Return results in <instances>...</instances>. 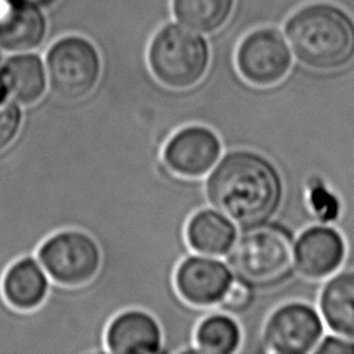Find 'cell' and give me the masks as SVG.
<instances>
[{
	"label": "cell",
	"instance_id": "obj_1",
	"mask_svg": "<svg viewBox=\"0 0 354 354\" xmlns=\"http://www.w3.org/2000/svg\"><path fill=\"white\" fill-rule=\"evenodd\" d=\"M205 191L210 205L243 230L272 218L282 203L283 181L264 155L235 149L210 170Z\"/></svg>",
	"mask_w": 354,
	"mask_h": 354
},
{
	"label": "cell",
	"instance_id": "obj_16",
	"mask_svg": "<svg viewBox=\"0 0 354 354\" xmlns=\"http://www.w3.org/2000/svg\"><path fill=\"white\" fill-rule=\"evenodd\" d=\"M318 308L330 332L354 339V270L328 277L319 292Z\"/></svg>",
	"mask_w": 354,
	"mask_h": 354
},
{
	"label": "cell",
	"instance_id": "obj_14",
	"mask_svg": "<svg viewBox=\"0 0 354 354\" xmlns=\"http://www.w3.org/2000/svg\"><path fill=\"white\" fill-rule=\"evenodd\" d=\"M47 83L46 66L36 54L12 55L0 68V87L18 105L36 104L44 95Z\"/></svg>",
	"mask_w": 354,
	"mask_h": 354
},
{
	"label": "cell",
	"instance_id": "obj_23",
	"mask_svg": "<svg viewBox=\"0 0 354 354\" xmlns=\"http://www.w3.org/2000/svg\"><path fill=\"white\" fill-rule=\"evenodd\" d=\"M314 353L315 354H354V339L332 332L326 336H322Z\"/></svg>",
	"mask_w": 354,
	"mask_h": 354
},
{
	"label": "cell",
	"instance_id": "obj_22",
	"mask_svg": "<svg viewBox=\"0 0 354 354\" xmlns=\"http://www.w3.org/2000/svg\"><path fill=\"white\" fill-rule=\"evenodd\" d=\"M253 300H254V288L235 278L231 282L230 288L227 289L218 306L228 313L238 314V313L246 311L252 306Z\"/></svg>",
	"mask_w": 354,
	"mask_h": 354
},
{
	"label": "cell",
	"instance_id": "obj_6",
	"mask_svg": "<svg viewBox=\"0 0 354 354\" xmlns=\"http://www.w3.org/2000/svg\"><path fill=\"white\" fill-rule=\"evenodd\" d=\"M37 259L54 282L72 288L86 285L97 275L101 250L86 232L65 230L40 245Z\"/></svg>",
	"mask_w": 354,
	"mask_h": 354
},
{
	"label": "cell",
	"instance_id": "obj_3",
	"mask_svg": "<svg viewBox=\"0 0 354 354\" xmlns=\"http://www.w3.org/2000/svg\"><path fill=\"white\" fill-rule=\"evenodd\" d=\"M225 256L236 279L253 288L277 286L295 270V236L288 227L267 221L243 228Z\"/></svg>",
	"mask_w": 354,
	"mask_h": 354
},
{
	"label": "cell",
	"instance_id": "obj_4",
	"mask_svg": "<svg viewBox=\"0 0 354 354\" xmlns=\"http://www.w3.org/2000/svg\"><path fill=\"white\" fill-rule=\"evenodd\" d=\"M152 75L167 88L185 90L198 84L209 65L206 40L195 30L174 24L165 25L148 47Z\"/></svg>",
	"mask_w": 354,
	"mask_h": 354
},
{
	"label": "cell",
	"instance_id": "obj_13",
	"mask_svg": "<svg viewBox=\"0 0 354 354\" xmlns=\"http://www.w3.org/2000/svg\"><path fill=\"white\" fill-rule=\"evenodd\" d=\"M46 35L43 14L29 1L0 0V47L25 53L37 47Z\"/></svg>",
	"mask_w": 354,
	"mask_h": 354
},
{
	"label": "cell",
	"instance_id": "obj_7",
	"mask_svg": "<svg viewBox=\"0 0 354 354\" xmlns=\"http://www.w3.org/2000/svg\"><path fill=\"white\" fill-rule=\"evenodd\" d=\"M236 68L241 76L257 87L282 82L293 62L292 50L274 28H260L246 35L236 48Z\"/></svg>",
	"mask_w": 354,
	"mask_h": 354
},
{
	"label": "cell",
	"instance_id": "obj_17",
	"mask_svg": "<svg viewBox=\"0 0 354 354\" xmlns=\"http://www.w3.org/2000/svg\"><path fill=\"white\" fill-rule=\"evenodd\" d=\"M238 236L235 223L216 209L194 213L185 225L188 246L206 256H225Z\"/></svg>",
	"mask_w": 354,
	"mask_h": 354
},
{
	"label": "cell",
	"instance_id": "obj_18",
	"mask_svg": "<svg viewBox=\"0 0 354 354\" xmlns=\"http://www.w3.org/2000/svg\"><path fill=\"white\" fill-rule=\"evenodd\" d=\"M242 332L238 322L227 314H212L203 318L195 330V344L207 354H231L241 344Z\"/></svg>",
	"mask_w": 354,
	"mask_h": 354
},
{
	"label": "cell",
	"instance_id": "obj_21",
	"mask_svg": "<svg viewBox=\"0 0 354 354\" xmlns=\"http://www.w3.org/2000/svg\"><path fill=\"white\" fill-rule=\"evenodd\" d=\"M22 123L19 105L4 91L0 93V151L4 149L17 136Z\"/></svg>",
	"mask_w": 354,
	"mask_h": 354
},
{
	"label": "cell",
	"instance_id": "obj_12",
	"mask_svg": "<svg viewBox=\"0 0 354 354\" xmlns=\"http://www.w3.org/2000/svg\"><path fill=\"white\" fill-rule=\"evenodd\" d=\"M111 353L153 354L162 347V329L158 321L142 310H127L109 322L105 332Z\"/></svg>",
	"mask_w": 354,
	"mask_h": 354
},
{
	"label": "cell",
	"instance_id": "obj_20",
	"mask_svg": "<svg viewBox=\"0 0 354 354\" xmlns=\"http://www.w3.org/2000/svg\"><path fill=\"white\" fill-rule=\"evenodd\" d=\"M307 202L313 214L321 223L329 224L335 221L340 214L339 198L325 185L319 177L311 178L308 181Z\"/></svg>",
	"mask_w": 354,
	"mask_h": 354
},
{
	"label": "cell",
	"instance_id": "obj_5",
	"mask_svg": "<svg viewBox=\"0 0 354 354\" xmlns=\"http://www.w3.org/2000/svg\"><path fill=\"white\" fill-rule=\"evenodd\" d=\"M46 72L51 91L64 100L87 97L101 75L97 48L84 37L66 36L47 51Z\"/></svg>",
	"mask_w": 354,
	"mask_h": 354
},
{
	"label": "cell",
	"instance_id": "obj_15",
	"mask_svg": "<svg viewBox=\"0 0 354 354\" xmlns=\"http://www.w3.org/2000/svg\"><path fill=\"white\" fill-rule=\"evenodd\" d=\"M1 292L12 308L30 311L44 301L48 293V278L40 263L32 257H24L6 270Z\"/></svg>",
	"mask_w": 354,
	"mask_h": 354
},
{
	"label": "cell",
	"instance_id": "obj_2",
	"mask_svg": "<svg viewBox=\"0 0 354 354\" xmlns=\"http://www.w3.org/2000/svg\"><path fill=\"white\" fill-rule=\"evenodd\" d=\"M283 33L295 58L318 72L340 71L354 62V15L332 0L299 6Z\"/></svg>",
	"mask_w": 354,
	"mask_h": 354
},
{
	"label": "cell",
	"instance_id": "obj_11",
	"mask_svg": "<svg viewBox=\"0 0 354 354\" xmlns=\"http://www.w3.org/2000/svg\"><path fill=\"white\" fill-rule=\"evenodd\" d=\"M234 281L228 264L206 254L188 256L174 272V286L188 304L207 307L218 304Z\"/></svg>",
	"mask_w": 354,
	"mask_h": 354
},
{
	"label": "cell",
	"instance_id": "obj_8",
	"mask_svg": "<svg viewBox=\"0 0 354 354\" xmlns=\"http://www.w3.org/2000/svg\"><path fill=\"white\" fill-rule=\"evenodd\" d=\"M324 330V319L315 307L304 301H289L268 315L263 343L271 353L306 354L315 350Z\"/></svg>",
	"mask_w": 354,
	"mask_h": 354
},
{
	"label": "cell",
	"instance_id": "obj_19",
	"mask_svg": "<svg viewBox=\"0 0 354 354\" xmlns=\"http://www.w3.org/2000/svg\"><path fill=\"white\" fill-rule=\"evenodd\" d=\"M232 0H173L176 18L196 32H214L230 17Z\"/></svg>",
	"mask_w": 354,
	"mask_h": 354
},
{
	"label": "cell",
	"instance_id": "obj_9",
	"mask_svg": "<svg viewBox=\"0 0 354 354\" xmlns=\"http://www.w3.org/2000/svg\"><path fill=\"white\" fill-rule=\"evenodd\" d=\"M163 162L176 176L198 178L218 162L221 141L209 127L192 124L177 130L163 147Z\"/></svg>",
	"mask_w": 354,
	"mask_h": 354
},
{
	"label": "cell",
	"instance_id": "obj_10",
	"mask_svg": "<svg viewBox=\"0 0 354 354\" xmlns=\"http://www.w3.org/2000/svg\"><path fill=\"white\" fill-rule=\"evenodd\" d=\"M347 245L342 232L329 224H315L295 239V270L307 279H325L340 270Z\"/></svg>",
	"mask_w": 354,
	"mask_h": 354
}]
</instances>
